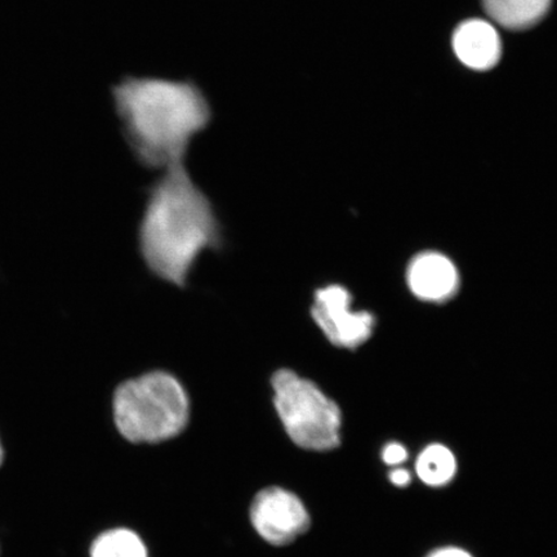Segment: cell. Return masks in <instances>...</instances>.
I'll use <instances>...</instances> for the list:
<instances>
[{
  "mask_svg": "<svg viewBox=\"0 0 557 557\" xmlns=\"http://www.w3.org/2000/svg\"><path fill=\"white\" fill-rule=\"evenodd\" d=\"M222 244L218 214L185 163L165 170L150 189L139 226V249L151 273L185 287L199 256Z\"/></svg>",
  "mask_w": 557,
  "mask_h": 557,
  "instance_id": "1",
  "label": "cell"
},
{
  "mask_svg": "<svg viewBox=\"0 0 557 557\" xmlns=\"http://www.w3.org/2000/svg\"><path fill=\"white\" fill-rule=\"evenodd\" d=\"M114 99L131 148L151 170L185 163L191 139L211 122L203 92L190 82L127 78Z\"/></svg>",
  "mask_w": 557,
  "mask_h": 557,
  "instance_id": "2",
  "label": "cell"
},
{
  "mask_svg": "<svg viewBox=\"0 0 557 557\" xmlns=\"http://www.w3.org/2000/svg\"><path fill=\"white\" fill-rule=\"evenodd\" d=\"M117 431L131 443L157 444L186 429L190 400L173 374L152 371L122 383L114 394Z\"/></svg>",
  "mask_w": 557,
  "mask_h": 557,
  "instance_id": "3",
  "label": "cell"
},
{
  "mask_svg": "<svg viewBox=\"0 0 557 557\" xmlns=\"http://www.w3.org/2000/svg\"><path fill=\"white\" fill-rule=\"evenodd\" d=\"M271 387L276 413L292 442L312 451L339 447L343 412L317 383L292 369H278L271 377Z\"/></svg>",
  "mask_w": 557,
  "mask_h": 557,
  "instance_id": "4",
  "label": "cell"
},
{
  "mask_svg": "<svg viewBox=\"0 0 557 557\" xmlns=\"http://www.w3.org/2000/svg\"><path fill=\"white\" fill-rule=\"evenodd\" d=\"M311 317L334 346L354 350L372 337L373 313L352 308V296L344 285L330 284L313 295Z\"/></svg>",
  "mask_w": 557,
  "mask_h": 557,
  "instance_id": "5",
  "label": "cell"
},
{
  "mask_svg": "<svg viewBox=\"0 0 557 557\" xmlns=\"http://www.w3.org/2000/svg\"><path fill=\"white\" fill-rule=\"evenodd\" d=\"M256 532L274 546H287L309 531L310 513L295 493L281 486L264 487L250 505Z\"/></svg>",
  "mask_w": 557,
  "mask_h": 557,
  "instance_id": "6",
  "label": "cell"
},
{
  "mask_svg": "<svg viewBox=\"0 0 557 557\" xmlns=\"http://www.w3.org/2000/svg\"><path fill=\"white\" fill-rule=\"evenodd\" d=\"M407 283L410 292L422 301L445 302L457 294L459 274L447 256L422 252L410 261Z\"/></svg>",
  "mask_w": 557,
  "mask_h": 557,
  "instance_id": "7",
  "label": "cell"
},
{
  "mask_svg": "<svg viewBox=\"0 0 557 557\" xmlns=\"http://www.w3.org/2000/svg\"><path fill=\"white\" fill-rule=\"evenodd\" d=\"M453 50L465 66L485 72L496 66L503 54L499 34L485 20H469L453 35Z\"/></svg>",
  "mask_w": 557,
  "mask_h": 557,
  "instance_id": "8",
  "label": "cell"
},
{
  "mask_svg": "<svg viewBox=\"0 0 557 557\" xmlns=\"http://www.w3.org/2000/svg\"><path fill=\"white\" fill-rule=\"evenodd\" d=\"M553 0H483L494 23L508 30H525L547 15Z\"/></svg>",
  "mask_w": 557,
  "mask_h": 557,
  "instance_id": "9",
  "label": "cell"
},
{
  "mask_svg": "<svg viewBox=\"0 0 557 557\" xmlns=\"http://www.w3.org/2000/svg\"><path fill=\"white\" fill-rule=\"evenodd\" d=\"M414 472L418 480L429 487H445L453 483L458 472V461L448 445L431 443L416 458Z\"/></svg>",
  "mask_w": 557,
  "mask_h": 557,
  "instance_id": "10",
  "label": "cell"
},
{
  "mask_svg": "<svg viewBox=\"0 0 557 557\" xmlns=\"http://www.w3.org/2000/svg\"><path fill=\"white\" fill-rule=\"evenodd\" d=\"M90 557H149L139 535L129 529L117 528L99 535L90 547Z\"/></svg>",
  "mask_w": 557,
  "mask_h": 557,
  "instance_id": "11",
  "label": "cell"
},
{
  "mask_svg": "<svg viewBox=\"0 0 557 557\" xmlns=\"http://www.w3.org/2000/svg\"><path fill=\"white\" fill-rule=\"evenodd\" d=\"M382 462L389 468H398L408 461L409 451L406 445L398 442H389L382 448Z\"/></svg>",
  "mask_w": 557,
  "mask_h": 557,
  "instance_id": "12",
  "label": "cell"
},
{
  "mask_svg": "<svg viewBox=\"0 0 557 557\" xmlns=\"http://www.w3.org/2000/svg\"><path fill=\"white\" fill-rule=\"evenodd\" d=\"M424 557H475L468 549L459 546H442L431 549Z\"/></svg>",
  "mask_w": 557,
  "mask_h": 557,
  "instance_id": "13",
  "label": "cell"
},
{
  "mask_svg": "<svg viewBox=\"0 0 557 557\" xmlns=\"http://www.w3.org/2000/svg\"><path fill=\"white\" fill-rule=\"evenodd\" d=\"M388 480L396 487H407L412 483L413 476L412 472L398 466L388 472Z\"/></svg>",
  "mask_w": 557,
  "mask_h": 557,
  "instance_id": "14",
  "label": "cell"
},
{
  "mask_svg": "<svg viewBox=\"0 0 557 557\" xmlns=\"http://www.w3.org/2000/svg\"><path fill=\"white\" fill-rule=\"evenodd\" d=\"M2 461H3V449H2V444H0V465H2Z\"/></svg>",
  "mask_w": 557,
  "mask_h": 557,
  "instance_id": "15",
  "label": "cell"
}]
</instances>
